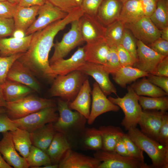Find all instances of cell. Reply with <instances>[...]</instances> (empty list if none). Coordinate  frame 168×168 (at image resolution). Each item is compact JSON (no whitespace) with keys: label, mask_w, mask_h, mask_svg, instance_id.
Returning <instances> with one entry per match:
<instances>
[{"label":"cell","mask_w":168,"mask_h":168,"mask_svg":"<svg viewBox=\"0 0 168 168\" xmlns=\"http://www.w3.org/2000/svg\"><path fill=\"white\" fill-rule=\"evenodd\" d=\"M166 112L157 110H142L138 123L142 132L157 141L158 132Z\"/></svg>","instance_id":"18"},{"label":"cell","mask_w":168,"mask_h":168,"mask_svg":"<svg viewBox=\"0 0 168 168\" xmlns=\"http://www.w3.org/2000/svg\"><path fill=\"white\" fill-rule=\"evenodd\" d=\"M138 101L144 110H157L166 112L168 110V96L159 97L139 96Z\"/></svg>","instance_id":"35"},{"label":"cell","mask_w":168,"mask_h":168,"mask_svg":"<svg viewBox=\"0 0 168 168\" xmlns=\"http://www.w3.org/2000/svg\"><path fill=\"white\" fill-rule=\"evenodd\" d=\"M79 21L83 41L90 43L104 39L106 26L96 16L84 13L79 19Z\"/></svg>","instance_id":"13"},{"label":"cell","mask_w":168,"mask_h":168,"mask_svg":"<svg viewBox=\"0 0 168 168\" xmlns=\"http://www.w3.org/2000/svg\"><path fill=\"white\" fill-rule=\"evenodd\" d=\"M147 46L159 54L168 56V41L160 38Z\"/></svg>","instance_id":"49"},{"label":"cell","mask_w":168,"mask_h":168,"mask_svg":"<svg viewBox=\"0 0 168 168\" xmlns=\"http://www.w3.org/2000/svg\"><path fill=\"white\" fill-rule=\"evenodd\" d=\"M102 139V150L114 151V147L118 138L122 137L124 133L119 127L112 125L103 126L99 128Z\"/></svg>","instance_id":"31"},{"label":"cell","mask_w":168,"mask_h":168,"mask_svg":"<svg viewBox=\"0 0 168 168\" xmlns=\"http://www.w3.org/2000/svg\"><path fill=\"white\" fill-rule=\"evenodd\" d=\"M101 162L94 157L68 150L58 163V168H98Z\"/></svg>","instance_id":"19"},{"label":"cell","mask_w":168,"mask_h":168,"mask_svg":"<svg viewBox=\"0 0 168 168\" xmlns=\"http://www.w3.org/2000/svg\"><path fill=\"white\" fill-rule=\"evenodd\" d=\"M149 73L133 67H121L112 75L113 79L121 87L125 88L127 84L138 79L147 77Z\"/></svg>","instance_id":"29"},{"label":"cell","mask_w":168,"mask_h":168,"mask_svg":"<svg viewBox=\"0 0 168 168\" xmlns=\"http://www.w3.org/2000/svg\"><path fill=\"white\" fill-rule=\"evenodd\" d=\"M123 5L120 0H102L96 16L105 26L118 20Z\"/></svg>","instance_id":"23"},{"label":"cell","mask_w":168,"mask_h":168,"mask_svg":"<svg viewBox=\"0 0 168 168\" xmlns=\"http://www.w3.org/2000/svg\"><path fill=\"white\" fill-rule=\"evenodd\" d=\"M68 102L62 99L58 100L57 107L59 117L53 125L56 131L64 134L69 141L76 136L82 137L87 119L78 112L70 109Z\"/></svg>","instance_id":"2"},{"label":"cell","mask_w":168,"mask_h":168,"mask_svg":"<svg viewBox=\"0 0 168 168\" xmlns=\"http://www.w3.org/2000/svg\"><path fill=\"white\" fill-rule=\"evenodd\" d=\"M39 168H58V164H51L40 167Z\"/></svg>","instance_id":"60"},{"label":"cell","mask_w":168,"mask_h":168,"mask_svg":"<svg viewBox=\"0 0 168 168\" xmlns=\"http://www.w3.org/2000/svg\"><path fill=\"white\" fill-rule=\"evenodd\" d=\"M160 38L168 41V26L161 30Z\"/></svg>","instance_id":"57"},{"label":"cell","mask_w":168,"mask_h":168,"mask_svg":"<svg viewBox=\"0 0 168 168\" xmlns=\"http://www.w3.org/2000/svg\"><path fill=\"white\" fill-rule=\"evenodd\" d=\"M71 148L70 143L66 136L61 133L56 132L46 152L52 164H58L65 153Z\"/></svg>","instance_id":"25"},{"label":"cell","mask_w":168,"mask_h":168,"mask_svg":"<svg viewBox=\"0 0 168 168\" xmlns=\"http://www.w3.org/2000/svg\"><path fill=\"white\" fill-rule=\"evenodd\" d=\"M125 28L124 24L118 20L106 26L104 39L110 47L120 45Z\"/></svg>","instance_id":"34"},{"label":"cell","mask_w":168,"mask_h":168,"mask_svg":"<svg viewBox=\"0 0 168 168\" xmlns=\"http://www.w3.org/2000/svg\"><path fill=\"white\" fill-rule=\"evenodd\" d=\"M6 104V101L4 98L1 86L0 85V107H5Z\"/></svg>","instance_id":"59"},{"label":"cell","mask_w":168,"mask_h":168,"mask_svg":"<svg viewBox=\"0 0 168 168\" xmlns=\"http://www.w3.org/2000/svg\"><path fill=\"white\" fill-rule=\"evenodd\" d=\"M6 1L11 3L18 5L20 0H6Z\"/></svg>","instance_id":"61"},{"label":"cell","mask_w":168,"mask_h":168,"mask_svg":"<svg viewBox=\"0 0 168 168\" xmlns=\"http://www.w3.org/2000/svg\"><path fill=\"white\" fill-rule=\"evenodd\" d=\"M40 6L26 7L18 5L13 18L15 30H21L25 32L36 19Z\"/></svg>","instance_id":"26"},{"label":"cell","mask_w":168,"mask_h":168,"mask_svg":"<svg viewBox=\"0 0 168 168\" xmlns=\"http://www.w3.org/2000/svg\"><path fill=\"white\" fill-rule=\"evenodd\" d=\"M145 16L140 0H130L123 3L118 19L124 24L132 22Z\"/></svg>","instance_id":"30"},{"label":"cell","mask_w":168,"mask_h":168,"mask_svg":"<svg viewBox=\"0 0 168 168\" xmlns=\"http://www.w3.org/2000/svg\"><path fill=\"white\" fill-rule=\"evenodd\" d=\"M17 127L6 113H0V133L12 131Z\"/></svg>","instance_id":"50"},{"label":"cell","mask_w":168,"mask_h":168,"mask_svg":"<svg viewBox=\"0 0 168 168\" xmlns=\"http://www.w3.org/2000/svg\"><path fill=\"white\" fill-rule=\"evenodd\" d=\"M128 92L122 97L109 96L108 99L123 110L124 117L121 124L125 130L137 127L141 117L142 109L139 104V96L130 86L127 87Z\"/></svg>","instance_id":"6"},{"label":"cell","mask_w":168,"mask_h":168,"mask_svg":"<svg viewBox=\"0 0 168 168\" xmlns=\"http://www.w3.org/2000/svg\"><path fill=\"white\" fill-rule=\"evenodd\" d=\"M54 6L67 13L81 7L82 0H46Z\"/></svg>","instance_id":"43"},{"label":"cell","mask_w":168,"mask_h":168,"mask_svg":"<svg viewBox=\"0 0 168 168\" xmlns=\"http://www.w3.org/2000/svg\"><path fill=\"white\" fill-rule=\"evenodd\" d=\"M9 132L16 150L26 159L32 145L30 133L18 128L15 130Z\"/></svg>","instance_id":"32"},{"label":"cell","mask_w":168,"mask_h":168,"mask_svg":"<svg viewBox=\"0 0 168 168\" xmlns=\"http://www.w3.org/2000/svg\"><path fill=\"white\" fill-rule=\"evenodd\" d=\"M147 78L152 83L160 87L168 94V77L149 73Z\"/></svg>","instance_id":"51"},{"label":"cell","mask_w":168,"mask_h":168,"mask_svg":"<svg viewBox=\"0 0 168 168\" xmlns=\"http://www.w3.org/2000/svg\"><path fill=\"white\" fill-rule=\"evenodd\" d=\"M128 131L131 139L151 159L152 168H168V147L146 136L137 127Z\"/></svg>","instance_id":"3"},{"label":"cell","mask_w":168,"mask_h":168,"mask_svg":"<svg viewBox=\"0 0 168 168\" xmlns=\"http://www.w3.org/2000/svg\"><path fill=\"white\" fill-rule=\"evenodd\" d=\"M151 74L156 76L168 77V56L165 57L158 64Z\"/></svg>","instance_id":"52"},{"label":"cell","mask_w":168,"mask_h":168,"mask_svg":"<svg viewBox=\"0 0 168 168\" xmlns=\"http://www.w3.org/2000/svg\"><path fill=\"white\" fill-rule=\"evenodd\" d=\"M86 62L83 47H78L69 58L58 59L50 64L55 76L65 75L76 70Z\"/></svg>","instance_id":"20"},{"label":"cell","mask_w":168,"mask_h":168,"mask_svg":"<svg viewBox=\"0 0 168 168\" xmlns=\"http://www.w3.org/2000/svg\"><path fill=\"white\" fill-rule=\"evenodd\" d=\"M122 137H120L117 139L115 146L114 151L123 156H130Z\"/></svg>","instance_id":"54"},{"label":"cell","mask_w":168,"mask_h":168,"mask_svg":"<svg viewBox=\"0 0 168 168\" xmlns=\"http://www.w3.org/2000/svg\"><path fill=\"white\" fill-rule=\"evenodd\" d=\"M14 30L13 18H0V39L12 36Z\"/></svg>","instance_id":"45"},{"label":"cell","mask_w":168,"mask_h":168,"mask_svg":"<svg viewBox=\"0 0 168 168\" xmlns=\"http://www.w3.org/2000/svg\"><path fill=\"white\" fill-rule=\"evenodd\" d=\"M18 5L7 1H0V18H13Z\"/></svg>","instance_id":"48"},{"label":"cell","mask_w":168,"mask_h":168,"mask_svg":"<svg viewBox=\"0 0 168 168\" xmlns=\"http://www.w3.org/2000/svg\"><path fill=\"white\" fill-rule=\"evenodd\" d=\"M57 107L46 108L19 119L13 120L17 127L30 133L58 120L59 114Z\"/></svg>","instance_id":"8"},{"label":"cell","mask_w":168,"mask_h":168,"mask_svg":"<svg viewBox=\"0 0 168 168\" xmlns=\"http://www.w3.org/2000/svg\"><path fill=\"white\" fill-rule=\"evenodd\" d=\"M130 86L139 96L159 97L168 95L164 91L150 82L145 77L133 83Z\"/></svg>","instance_id":"33"},{"label":"cell","mask_w":168,"mask_h":168,"mask_svg":"<svg viewBox=\"0 0 168 168\" xmlns=\"http://www.w3.org/2000/svg\"><path fill=\"white\" fill-rule=\"evenodd\" d=\"M103 66L110 74L112 75L121 67L115 48L110 47L106 63Z\"/></svg>","instance_id":"41"},{"label":"cell","mask_w":168,"mask_h":168,"mask_svg":"<svg viewBox=\"0 0 168 168\" xmlns=\"http://www.w3.org/2000/svg\"><path fill=\"white\" fill-rule=\"evenodd\" d=\"M94 157L101 163L98 168H152L145 162L131 156L121 155L115 151H96Z\"/></svg>","instance_id":"7"},{"label":"cell","mask_w":168,"mask_h":168,"mask_svg":"<svg viewBox=\"0 0 168 168\" xmlns=\"http://www.w3.org/2000/svg\"><path fill=\"white\" fill-rule=\"evenodd\" d=\"M136 45L138 59L133 67L151 73L165 57L159 54L140 40L136 41Z\"/></svg>","instance_id":"15"},{"label":"cell","mask_w":168,"mask_h":168,"mask_svg":"<svg viewBox=\"0 0 168 168\" xmlns=\"http://www.w3.org/2000/svg\"><path fill=\"white\" fill-rule=\"evenodd\" d=\"M91 91L89 82L87 79L84 82L74 100L68 102V107L70 109L78 112L87 119L90 112Z\"/></svg>","instance_id":"24"},{"label":"cell","mask_w":168,"mask_h":168,"mask_svg":"<svg viewBox=\"0 0 168 168\" xmlns=\"http://www.w3.org/2000/svg\"><path fill=\"white\" fill-rule=\"evenodd\" d=\"M7 79L26 85L35 92H39L41 90L40 84L35 76L17 59L10 68Z\"/></svg>","instance_id":"17"},{"label":"cell","mask_w":168,"mask_h":168,"mask_svg":"<svg viewBox=\"0 0 168 168\" xmlns=\"http://www.w3.org/2000/svg\"><path fill=\"white\" fill-rule=\"evenodd\" d=\"M26 159L29 167L31 168H39L52 164L46 152L33 145Z\"/></svg>","instance_id":"38"},{"label":"cell","mask_w":168,"mask_h":168,"mask_svg":"<svg viewBox=\"0 0 168 168\" xmlns=\"http://www.w3.org/2000/svg\"><path fill=\"white\" fill-rule=\"evenodd\" d=\"M83 47L86 62L105 65L110 47L105 39L86 43Z\"/></svg>","instance_id":"22"},{"label":"cell","mask_w":168,"mask_h":168,"mask_svg":"<svg viewBox=\"0 0 168 168\" xmlns=\"http://www.w3.org/2000/svg\"><path fill=\"white\" fill-rule=\"evenodd\" d=\"M56 132L53 123H50L30 133L32 145L46 152Z\"/></svg>","instance_id":"27"},{"label":"cell","mask_w":168,"mask_h":168,"mask_svg":"<svg viewBox=\"0 0 168 168\" xmlns=\"http://www.w3.org/2000/svg\"><path fill=\"white\" fill-rule=\"evenodd\" d=\"M115 48L121 67H133L135 62L128 52L120 45Z\"/></svg>","instance_id":"46"},{"label":"cell","mask_w":168,"mask_h":168,"mask_svg":"<svg viewBox=\"0 0 168 168\" xmlns=\"http://www.w3.org/2000/svg\"><path fill=\"white\" fill-rule=\"evenodd\" d=\"M4 160L0 153V168H12Z\"/></svg>","instance_id":"58"},{"label":"cell","mask_w":168,"mask_h":168,"mask_svg":"<svg viewBox=\"0 0 168 168\" xmlns=\"http://www.w3.org/2000/svg\"><path fill=\"white\" fill-rule=\"evenodd\" d=\"M121 2H122L123 3L127 1H128V0H120Z\"/></svg>","instance_id":"63"},{"label":"cell","mask_w":168,"mask_h":168,"mask_svg":"<svg viewBox=\"0 0 168 168\" xmlns=\"http://www.w3.org/2000/svg\"><path fill=\"white\" fill-rule=\"evenodd\" d=\"M0 85L4 98L6 102L19 99L30 95L34 91L26 85L7 79Z\"/></svg>","instance_id":"28"},{"label":"cell","mask_w":168,"mask_h":168,"mask_svg":"<svg viewBox=\"0 0 168 168\" xmlns=\"http://www.w3.org/2000/svg\"><path fill=\"white\" fill-rule=\"evenodd\" d=\"M145 16L150 17L154 12L159 0H140Z\"/></svg>","instance_id":"53"},{"label":"cell","mask_w":168,"mask_h":168,"mask_svg":"<svg viewBox=\"0 0 168 168\" xmlns=\"http://www.w3.org/2000/svg\"><path fill=\"white\" fill-rule=\"evenodd\" d=\"M82 137L83 145L86 149L96 151L102 149V137L99 129L86 128Z\"/></svg>","instance_id":"37"},{"label":"cell","mask_w":168,"mask_h":168,"mask_svg":"<svg viewBox=\"0 0 168 168\" xmlns=\"http://www.w3.org/2000/svg\"><path fill=\"white\" fill-rule=\"evenodd\" d=\"M91 94L92 97L91 107L87 120L89 125L93 124L96 119L103 113L110 111L116 112L119 110V107L107 98L96 82L93 84Z\"/></svg>","instance_id":"14"},{"label":"cell","mask_w":168,"mask_h":168,"mask_svg":"<svg viewBox=\"0 0 168 168\" xmlns=\"http://www.w3.org/2000/svg\"><path fill=\"white\" fill-rule=\"evenodd\" d=\"M83 13L81 8H77L68 13L63 19L34 33L29 49L17 60L35 77L54 80L56 77L50 68L49 56L54 45V38L66 26L78 19Z\"/></svg>","instance_id":"1"},{"label":"cell","mask_w":168,"mask_h":168,"mask_svg":"<svg viewBox=\"0 0 168 168\" xmlns=\"http://www.w3.org/2000/svg\"><path fill=\"white\" fill-rule=\"evenodd\" d=\"M52 99L28 95L17 100L6 102V113L12 119L22 118L43 109L56 106Z\"/></svg>","instance_id":"5"},{"label":"cell","mask_w":168,"mask_h":168,"mask_svg":"<svg viewBox=\"0 0 168 168\" xmlns=\"http://www.w3.org/2000/svg\"><path fill=\"white\" fill-rule=\"evenodd\" d=\"M12 36V37L17 39H22L26 36L25 32L19 29H15Z\"/></svg>","instance_id":"56"},{"label":"cell","mask_w":168,"mask_h":168,"mask_svg":"<svg viewBox=\"0 0 168 168\" xmlns=\"http://www.w3.org/2000/svg\"><path fill=\"white\" fill-rule=\"evenodd\" d=\"M24 53H21L7 57L0 56V85L6 80L8 72L14 62Z\"/></svg>","instance_id":"40"},{"label":"cell","mask_w":168,"mask_h":168,"mask_svg":"<svg viewBox=\"0 0 168 168\" xmlns=\"http://www.w3.org/2000/svg\"><path fill=\"white\" fill-rule=\"evenodd\" d=\"M70 24V30L64 34L61 40L54 44V51L49 60L50 64L65 57L72 50L83 42L81 34L79 19L73 21Z\"/></svg>","instance_id":"9"},{"label":"cell","mask_w":168,"mask_h":168,"mask_svg":"<svg viewBox=\"0 0 168 168\" xmlns=\"http://www.w3.org/2000/svg\"><path fill=\"white\" fill-rule=\"evenodd\" d=\"M159 30L168 26V0H159L156 9L149 17Z\"/></svg>","instance_id":"36"},{"label":"cell","mask_w":168,"mask_h":168,"mask_svg":"<svg viewBox=\"0 0 168 168\" xmlns=\"http://www.w3.org/2000/svg\"><path fill=\"white\" fill-rule=\"evenodd\" d=\"M124 26L137 40L147 45L160 38L161 30L147 16H143Z\"/></svg>","instance_id":"10"},{"label":"cell","mask_w":168,"mask_h":168,"mask_svg":"<svg viewBox=\"0 0 168 168\" xmlns=\"http://www.w3.org/2000/svg\"><path fill=\"white\" fill-rule=\"evenodd\" d=\"M77 70L92 77L106 96L112 93L117 95L116 89L110 79V74L103 65L86 62Z\"/></svg>","instance_id":"12"},{"label":"cell","mask_w":168,"mask_h":168,"mask_svg":"<svg viewBox=\"0 0 168 168\" xmlns=\"http://www.w3.org/2000/svg\"><path fill=\"white\" fill-rule=\"evenodd\" d=\"M157 141L164 146L168 147V114L167 112L163 116Z\"/></svg>","instance_id":"44"},{"label":"cell","mask_w":168,"mask_h":168,"mask_svg":"<svg viewBox=\"0 0 168 168\" xmlns=\"http://www.w3.org/2000/svg\"><path fill=\"white\" fill-rule=\"evenodd\" d=\"M0 140V153L4 160L11 167L15 168L29 167L26 159L17 152L9 131L2 133Z\"/></svg>","instance_id":"16"},{"label":"cell","mask_w":168,"mask_h":168,"mask_svg":"<svg viewBox=\"0 0 168 168\" xmlns=\"http://www.w3.org/2000/svg\"><path fill=\"white\" fill-rule=\"evenodd\" d=\"M6 1V0H0V1Z\"/></svg>","instance_id":"64"},{"label":"cell","mask_w":168,"mask_h":168,"mask_svg":"<svg viewBox=\"0 0 168 168\" xmlns=\"http://www.w3.org/2000/svg\"><path fill=\"white\" fill-rule=\"evenodd\" d=\"M47 2L46 0H20L18 5L29 7L34 6H41Z\"/></svg>","instance_id":"55"},{"label":"cell","mask_w":168,"mask_h":168,"mask_svg":"<svg viewBox=\"0 0 168 168\" xmlns=\"http://www.w3.org/2000/svg\"><path fill=\"white\" fill-rule=\"evenodd\" d=\"M122 138L129 156L144 162L143 151L131 139L127 133H124Z\"/></svg>","instance_id":"42"},{"label":"cell","mask_w":168,"mask_h":168,"mask_svg":"<svg viewBox=\"0 0 168 168\" xmlns=\"http://www.w3.org/2000/svg\"><path fill=\"white\" fill-rule=\"evenodd\" d=\"M33 33L22 39L12 37L0 39V56L7 57L26 52L29 49Z\"/></svg>","instance_id":"21"},{"label":"cell","mask_w":168,"mask_h":168,"mask_svg":"<svg viewBox=\"0 0 168 168\" xmlns=\"http://www.w3.org/2000/svg\"><path fill=\"white\" fill-rule=\"evenodd\" d=\"M120 45L128 52L135 63L136 62L138 59L136 41L131 32L125 28Z\"/></svg>","instance_id":"39"},{"label":"cell","mask_w":168,"mask_h":168,"mask_svg":"<svg viewBox=\"0 0 168 168\" xmlns=\"http://www.w3.org/2000/svg\"><path fill=\"white\" fill-rule=\"evenodd\" d=\"M68 13L47 1L40 6L38 16L25 32L26 35L41 30L52 23L63 19Z\"/></svg>","instance_id":"11"},{"label":"cell","mask_w":168,"mask_h":168,"mask_svg":"<svg viewBox=\"0 0 168 168\" xmlns=\"http://www.w3.org/2000/svg\"><path fill=\"white\" fill-rule=\"evenodd\" d=\"M86 75L77 70L65 75H58L50 89L51 95L69 102L72 101L87 79Z\"/></svg>","instance_id":"4"},{"label":"cell","mask_w":168,"mask_h":168,"mask_svg":"<svg viewBox=\"0 0 168 168\" xmlns=\"http://www.w3.org/2000/svg\"><path fill=\"white\" fill-rule=\"evenodd\" d=\"M6 113V110L4 107H0V113Z\"/></svg>","instance_id":"62"},{"label":"cell","mask_w":168,"mask_h":168,"mask_svg":"<svg viewBox=\"0 0 168 168\" xmlns=\"http://www.w3.org/2000/svg\"><path fill=\"white\" fill-rule=\"evenodd\" d=\"M102 0H82L81 7L84 13L96 16Z\"/></svg>","instance_id":"47"}]
</instances>
